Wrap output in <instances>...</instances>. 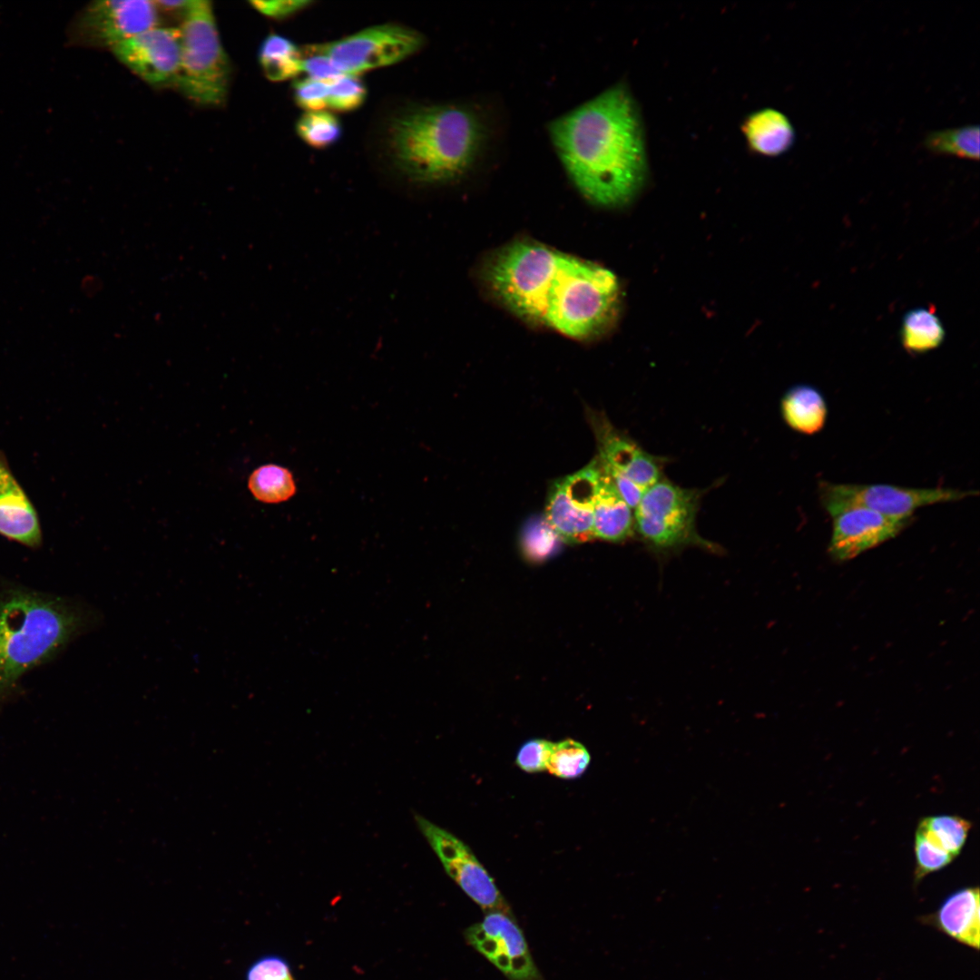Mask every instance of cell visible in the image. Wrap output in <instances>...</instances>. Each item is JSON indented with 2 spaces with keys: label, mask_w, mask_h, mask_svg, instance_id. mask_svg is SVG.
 <instances>
[{
  "label": "cell",
  "mask_w": 980,
  "mask_h": 980,
  "mask_svg": "<svg viewBox=\"0 0 980 980\" xmlns=\"http://www.w3.org/2000/svg\"><path fill=\"white\" fill-rule=\"evenodd\" d=\"M89 605L17 584L0 587V710L20 679L101 623Z\"/></svg>",
  "instance_id": "obj_2"
},
{
  "label": "cell",
  "mask_w": 980,
  "mask_h": 980,
  "mask_svg": "<svg viewBox=\"0 0 980 980\" xmlns=\"http://www.w3.org/2000/svg\"><path fill=\"white\" fill-rule=\"evenodd\" d=\"M832 533L828 553L837 561L850 560L894 538L910 521L885 516L861 506H848L829 514Z\"/></svg>",
  "instance_id": "obj_15"
},
{
  "label": "cell",
  "mask_w": 980,
  "mask_h": 980,
  "mask_svg": "<svg viewBox=\"0 0 980 980\" xmlns=\"http://www.w3.org/2000/svg\"><path fill=\"white\" fill-rule=\"evenodd\" d=\"M479 113L463 104L412 109L393 119L388 143L397 167L410 180L446 183L466 174L486 140Z\"/></svg>",
  "instance_id": "obj_3"
},
{
  "label": "cell",
  "mask_w": 980,
  "mask_h": 980,
  "mask_svg": "<svg viewBox=\"0 0 980 980\" xmlns=\"http://www.w3.org/2000/svg\"><path fill=\"white\" fill-rule=\"evenodd\" d=\"M181 54L174 85L191 101L218 106L228 94L231 67L211 3L193 0L179 28Z\"/></svg>",
  "instance_id": "obj_5"
},
{
  "label": "cell",
  "mask_w": 980,
  "mask_h": 980,
  "mask_svg": "<svg viewBox=\"0 0 980 980\" xmlns=\"http://www.w3.org/2000/svg\"><path fill=\"white\" fill-rule=\"evenodd\" d=\"M750 149L761 155L775 157L788 152L796 138L789 119L781 112L767 108L750 114L742 125Z\"/></svg>",
  "instance_id": "obj_20"
},
{
  "label": "cell",
  "mask_w": 980,
  "mask_h": 980,
  "mask_svg": "<svg viewBox=\"0 0 980 980\" xmlns=\"http://www.w3.org/2000/svg\"><path fill=\"white\" fill-rule=\"evenodd\" d=\"M619 307L620 287L612 271L564 253L544 295L541 324L589 338L609 328Z\"/></svg>",
  "instance_id": "obj_4"
},
{
  "label": "cell",
  "mask_w": 980,
  "mask_h": 980,
  "mask_svg": "<svg viewBox=\"0 0 980 980\" xmlns=\"http://www.w3.org/2000/svg\"><path fill=\"white\" fill-rule=\"evenodd\" d=\"M111 51L145 83L152 86L174 84L181 64V32L157 25L117 44Z\"/></svg>",
  "instance_id": "obj_14"
},
{
  "label": "cell",
  "mask_w": 980,
  "mask_h": 980,
  "mask_svg": "<svg viewBox=\"0 0 980 980\" xmlns=\"http://www.w3.org/2000/svg\"><path fill=\"white\" fill-rule=\"evenodd\" d=\"M422 34L394 24L375 25L326 44L308 45L305 53L328 56L345 74L397 64L417 52Z\"/></svg>",
  "instance_id": "obj_9"
},
{
  "label": "cell",
  "mask_w": 980,
  "mask_h": 980,
  "mask_svg": "<svg viewBox=\"0 0 980 980\" xmlns=\"http://www.w3.org/2000/svg\"><path fill=\"white\" fill-rule=\"evenodd\" d=\"M587 416L599 449L597 457L603 467L626 476L643 489L660 480V464L654 456L621 434L603 414L590 410Z\"/></svg>",
  "instance_id": "obj_16"
},
{
  "label": "cell",
  "mask_w": 980,
  "mask_h": 980,
  "mask_svg": "<svg viewBox=\"0 0 980 980\" xmlns=\"http://www.w3.org/2000/svg\"><path fill=\"white\" fill-rule=\"evenodd\" d=\"M601 474L602 466L595 457L580 471L553 485L544 518L562 542L578 544L594 538L593 507Z\"/></svg>",
  "instance_id": "obj_11"
},
{
  "label": "cell",
  "mask_w": 980,
  "mask_h": 980,
  "mask_svg": "<svg viewBox=\"0 0 980 980\" xmlns=\"http://www.w3.org/2000/svg\"><path fill=\"white\" fill-rule=\"evenodd\" d=\"M563 254L535 242H514L490 260L486 280L513 312L541 324L544 298Z\"/></svg>",
  "instance_id": "obj_6"
},
{
  "label": "cell",
  "mask_w": 980,
  "mask_h": 980,
  "mask_svg": "<svg viewBox=\"0 0 980 980\" xmlns=\"http://www.w3.org/2000/svg\"><path fill=\"white\" fill-rule=\"evenodd\" d=\"M292 90L296 104L306 112L323 111L328 107V83L309 78L298 79L293 83Z\"/></svg>",
  "instance_id": "obj_31"
},
{
  "label": "cell",
  "mask_w": 980,
  "mask_h": 980,
  "mask_svg": "<svg viewBox=\"0 0 980 980\" xmlns=\"http://www.w3.org/2000/svg\"><path fill=\"white\" fill-rule=\"evenodd\" d=\"M251 6L258 12L273 19H284L306 8L311 4L308 0L250 1Z\"/></svg>",
  "instance_id": "obj_35"
},
{
  "label": "cell",
  "mask_w": 980,
  "mask_h": 980,
  "mask_svg": "<svg viewBox=\"0 0 980 980\" xmlns=\"http://www.w3.org/2000/svg\"><path fill=\"white\" fill-rule=\"evenodd\" d=\"M972 824L960 816H928L919 821L915 835L956 858L965 845Z\"/></svg>",
  "instance_id": "obj_23"
},
{
  "label": "cell",
  "mask_w": 980,
  "mask_h": 980,
  "mask_svg": "<svg viewBox=\"0 0 980 980\" xmlns=\"http://www.w3.org/2000/svg\"><path fill=\"white\" fill-rule=\"evenodd\" d=\"M819 500L828 514L848 506H861L885 516L910 521L924 506L962 500L977 495L974 490L946 487L911 488L887 484H835L820 481Z\"/></svg>",
  "instance_id": "obj_8"
},
{
  "label": "cell",
  "mask_w": 980,
  "mask_h": 980,
  "mask_svg": "<svg viewBox=\"0 0 980 980\" xmlns=\"http://www.w3.org/2000/svg\"><path fill=\"white\" fill-rule=\"evenodd\" d=\"M300 51L289 38L270 34L261 42L258 60L267 79L281 82L301 72Z\"/></svg>",
  "instance_id": "obj_22"
},
{
  "label": "cell",
  "mask_w": 980,
  "mask_h": 980,
  "mask_svg": "<svg viewBox=\"0 0 980 980\" xmlns=\"http://www.w3.org/2000/svg\"><path fill=\"white\" fill-rule=\"evenodd\" d=\"M900 338L907 351L924 353L936 348L943 342L945 329L934 312L926 309H916L905 315Z\"/></svg>",
  "instance_id": "obj_24"
},
{
  "label": "cell",
  "mask_w": 980,
  "mask_h": 980,
  "mask_svg": "<svg viewBox=\"0 0 980 980\" xmlns=\"http://www.w3.org/2000/svg\"><path fill=\"white\" fill-rule=\"evenodd\" d=\"M552 741L544 739H533L524 742L519 749L515 763L527 773H538L546 770V763Z\"/></svg>",
  "instance_id": "obj_33"
},
{
  "label": "cell",
  "mask_w": 980,
  "mask_h": 980,
  "mask_svg": "<svg viewBox=\"0 0 980 980\" xmlns=\"http://www.w3.org/2000/svg\"><path fill=\"white\" fill-rule=\"evenodd\" d=\"M367 88L358 74H343L328 83V107L338 112H350L362 106Z\"/></svg>",
  "instance_id": "obj_30"
},
{
  "label": "cell",
  "mask_w": 980,
  "mask_h": 980,
  "mask_svg": "<svg viewBox=\"0 0 980 980\" xmlns=\"http://www.w3.org/2000/svg\"><path fill=\"white\" fill-rule=\"evenodd\" d=\"M978 887H964L950 893L933 913L918 917L952 940L975 951L980 947V897Z\"/></svg>",
  "instance_id": "obj_18"
},
{
  "label": "cell",
  "mask_w": 980,
  "mask_h": 980,
  "mask_svg": "<svg viewBox=\"0 0 980 980\" xmlns=\"http://www.w3.org/2000/svg\"><path fill=\"white\" fill-rule=\"evenodd\" d=\"M245 980H295L289 962L278 955H265L247 969Z\"/></svg>",
  "instance_id": "obj_32"
},
{
  "label": "cell",
  "mask_w": 980,
  "mask_h": 980,
  "mask_svg": "<svg viewBox=\"0 0 980 980\" xmlns=\"http://www.w3.org/2000/svg\"><path fill=\"white\" fill-rule=\"evenodd\" d=\"M591 755L585 746L573 739L552 742L546 770L564 779L582 776L590 765Z\"/></svg>",
  "instance_id": "obj_27"
},
{
  "label": "cell",
  "mask_w": 980,
  "mask_h": 980,
  "mask_svg": "<svg viewBox=\"0 0 980 980\" xmlns=\"http://www.w3.org/2000/svg\"><path fill=\"white\" fill-rule=\"evenodd\" d=\"M562 541L544 517L530 520L523 532V550L533 560H543L557 552Z\"/></svg>",
  "instance_id": "obj_29"
},
{
  "label": "cell",
  "mask_w": 980,
  "mask_h": 980,
  "mask_svg": "<svg viewBox=\"0 0 980 980\" xmlns=\"http://www.w3.org/2000/svg\"><path fill=\"white\" fill-rule=\"evenodd\" d=\"M307 54L301 59V72H305L309 79L330 83L345 74L328 56L315 53Z\"/></svg>",
  "instance_id": "obj_34"
},
{
  "label": "cell",
  "mask_w": 980,
  "mask_h": 980,
  "mask_svg": "<svg viewBox=\"0 0 980 980\" xmlns=\"http://www.w3.org/2000/svg\"><path fill=\"white\" fill-rule=\"evenodd\" d=\"M154 3L159 11L164 10L172 12H181V14L184 15V14L192 5L193 0H159L154 1Z\"/></svg>",
  "instance_id": "obj_37"
},
{
  "label": "cell",
  "mask_w": 980,
  "mask_h": 980,
  "mask_svg": "<svg viewBox=\"0 0 980 980\" xmlns=\"http://www.w3.org/2000/svg\"><path fill=\"white\" fill-rule=\"evenodd\" d=\"M568 177L589 201H631L648 171L642 123L628 89L616 84L548 125Z\"/></svg>",
  "instance_id": "obj_1"
},
{
  "label": "cell",
  "mask_w": 980,
  "mask_h": 980,
  "mask_svg": "<svg viewBox=\"0 0 980 980\" xmlns=\"http://www.w3.org/2000/svg\"><path fill=\"white\" fill-rule=\"evenodd\" d=\"M158 24L159 10L154 1L101 0L82 11L74 35L83 44L111 49Z\"/></svg>",
  "instance_id": "obj_12"
},
{
  "label": "cell",
  "mask_w": 980,
  "mask_h": 980,
  "mask_svg": "<svg viewBox=\"0 0 980 980\" xmlns=\"http://www.w3.org/2000/svg\"><path fill=\"white\" fill-rule=\"evenodd\" d=\"M0 535L27 548L43 544L40 518L33 502L0 450Z\"/></svg>",
  "instance_id": "obj_17"
},
{
  "label": "cell",
  "mask_w": 980,
  "mask_h": 980,
  "mask_svg": "<svg viewBox=\"0 0 980 980\" xmlns=\"http://www.w3.org/2000/svg\"><path fill=\"white\" fill-rule=\"evenodd\" d=\"M248 486L257 500L269 504L287 501L296 492L291 473L273 464L255 469L250 475Z\"/></svg>",
  "instance_id": "obj_26"
},
{
  "label": "cell",
  "mask_w": 980,
  "mask_h": 980,
  "mask_svg": "<svg viewBox=\"0 0 980 980\" xmlns=\"http://www.w3.org/2000/svg\"><path fill=\"white\" fill-rule=\"evenodd\" d=\"M468 943L509 980H539L525 938L509 914L486 912L466 931Z\"/></svg>",
  "instance_id": "obj_13"
},
{
  "label": "cell",
  "mask_w": 980,
  "mask_h": 980,
  "mask_svg": "<svg viewBox=\"0 0 980 980\" xmlns=\"http://www.w3.org/2000/svg\"><path fill=\"white\" fill-rule=\"evenodd\" d=\"M593 530L594 538L612 543L623 542L634 532L632 509L622 498L603 466L593 507Z\"/></svg>",
  "instance_id": "obj_19"
},
{
  "label": "cell",
  "mask_w": 980,
  "mask_h": 980,
  "mask_svg": "<svg viewBox=\"0 0 980 980\" xmlns=\"http://www.w3.org/2000/svg\"><path fill=\"white\" fill-rule=\"evenodd\" d=\"M925 147L933 153L963 159H979V127L967 125L928 133Z\"/></svg>",
  "instance_id": "obj_25"
},
{
  "label": "cell",
  "mask_w": 980,
  "mask_h": 980,
  "mask_svg": "<svg viewBox=\"0 0 980 980\" xmlns=\"http://www.w3.org/2000/svg\"><path fill=\"white\" fill-rule=\"evenodd\" d=\"M699 494L659 480L643 492L634 508V530L656 554L668 555L688 546L720 553V546L697 532Z\"/></svg>",
  "instance_id": "obj_7"
},
{
  "label": "cell",
  "mask_w": 980,
  "mask_h": 980,
  "mask_svg": "<svg viewBox=\"0 0 980 980\" xmlns=\"http://www.w3.org/2000/svg\"><path fill=\"white\" fill-rule=\"evenodd\" d=\"M785 422L797 432L812 435L819 432L827 421L828 407L823 395L814 387L798 385L781 400Z\"/></svg>",
  "instance_id": "obj_21"
},
{
  "label": "cell",
  "mask_w": 980,
  "mask_h": 980,
  "mask_svg": "<svg viewBox=\"0 0 980 980\" xmlns=\"http://www.w3.org/2000/svg\"><path fill=\"white\" fill-rule=\"evenodd\" d=\"M296 132L308 145L324 149L339 140L342 127L338 118L329 112H306L297 121Z\"/></svg>",
  "instance_id": "obj_28"
},
{
  "label": "cell",
  "mask_w": 980,
  "mask_h": 980,
  "mask_svg": "<svg viewBox=\"0 0 980 980\" xmlns=\"http://www.w3.org/2000/svg\"><path fill=\"white\" fill-rule=\"evenodd\" d=\"M599 459V458H598ZM600 461V460H599ZM601 463V462H600ZM602 465V464H601ZM603 466V465H602ZM603 469L609 475L618 493L624 500V502L632 509L639 504L645 489L639 486L637 484L627 478L626 476L618 474L613 471Z\"/></svg>",
  "instance_id": "obj_36"
},
{
  "label": "cell",
  "mask_w": 980,
  "mask_h": 980,
  "mask_svg": "<svg viewBox=\"0 0 980 980\" xmlns=\"http://www.w3.org/2000/svg\"><path fill=\"white\" fill-rule=\"evenodd\" d=\"M415 819L446 873L474 902L486 912L510 913L494 878L464 841L422 816Z\"/></svg>",
  "instance_id": "obj_10"
}]
</instances>
